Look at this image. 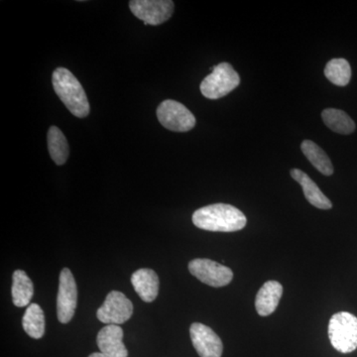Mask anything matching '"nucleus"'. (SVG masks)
Masks as SVG:
<instances>
[{"label":"nucleus","instance_id":"obj_1","mask_svg":"<svg viewBox=\"0 0 357 357\" xmlns=\"http://www.w3.org/2000/svg\"><path fill=\"white\" fill-rule=\"evenodd\" d=\"M248 220L243 211L227 204H215L195 211L192 223L198 229L217 232H234L244 229Z\"/></svg>","mask_w":357,"mask_h":357},{"label":"nucleus","instance_id":"obj_2","mask_svg":"<svg viewBox=\"0 0 357 357\" xmlns=\"http://www.w3.org/2000/svg\"><path fill=\"white\" fill-rule=\"evenodd\" d=\"M52 83L55 93L68 109L79 119H84L89 114V102L82 84L70 70L57 68L53 73Z\"/></svg>","mask_w":357,"mask_h":357},{"label":"nucleus","instance_id":"obj_3","mask_svg":"<svg viewBox=\"0 0 357 357\" xmlns=\"http://www.w3.org/2000/svg\"><path fill=\"white\" fill-rule=\"evenodd\" d=\"M328 337L333 349L351 354L357 349V318L347 312L333 314L328 323Z\"/></svg>","mask_w":357,"mask_h":357},{"label":"nucleus","instance_id":"obj_4","mask_svg":"<svg viewBox=\"0 0 357 357\" xmlns=\"http://www.w3.org/2000/svg\"><path fill=\"white\" fill-rule=\"evenodd\" d=\"M241 84V77L229 63H220L213 68V73L204 77L201 93L210 100H218L229 95Z\"/></svg>","mask_w":357,"mask_h":357},{"label":"nucleus","instance_id":"obj_5","mask_svg":"<svg viewBox=\"0 0 357 357\" xmlns=\"http://www.w3.org/2000/svg\"><path fill=\"white\" fill-rule=\"evenodd\" d=\"M157 117L164 128L174 132H187L196 126V117L182 103L164 100L157 109Z\"/></svg>","mask_w":357,"mask_h":357},{"label":"nucleus","instance_id":"obj_6","mask_svg":"<svg viewBox=\"0 0 357 357\" xmlns=\"http://www.w3.org/2000/svg\"><path fill=\"white\" fill-rule=\"evenodd\" d=\"M133 305L131 301L119 291H112L98 307L96 317L107 325H121L131 318Z\"/></svg>","mask_w":357,"mask_h":357},{"label":"nucleus","instance_id":"obj_7","mask_svg":"<svg viewBox=\"0 0 357 357\" xmlns=\"http://www.w3.org/2000/svg\"><path fill=\"white\" fill-rule=\"evenodd\" d=\"M131 13L145 25H160L172 17L174 2L171 0H132Z\"/></svg>","mask_w":357,"mask_h":357},{"label":"nucleus","instance_id":"obj_8","mask_svg":"<svg viewBox=\"0 0 357 357\" xmlns=\"http://www.w3.org/2000/svg\"><path fill=\"white\" fill-rule=\"evenodd\" d=\"M189 270L199 281L211 287L229 285L234 278V272L230 268L210 259L197 258L192 260L189 263Z\"/></svg>","mask_w":357,"mask_h":357},{"label":"nucleus","instance_id":"obj_9","mask_svg":"<svg viewBox=\"0 0 357 357\" xmlns=\"http://www.w3.org/2000/svg\"><path fill=\"white\" fill-rule=\"evenodd\" d=\"M77 302L76 281L72 272L64 268L60 274L57 297V316L60 323L68 324L74 317Z\"/></svg>","mask_w":357,"mask_h":357},{"label":"nucleus","instance_id":"obj_10","mask_svg":"<svg viewBox=\"0 0 357 357\" xmlns=\"http://www.w3.org/2000/svg\"><path fill=\"white\" fill-rule=\"evenodd\" d=\"M190 335L195 349L201 357H222L223 344L220 337L203 324L194 323Z\"/></svg>","mask_w":357,"mask_h":357},{"label":"nucleus","instance_id":"obj_11","mask_svg":"<svg viewBox=\"0 0 357 357\" xmlns=\"http://www.w3.org/2000/svg\"><path fill=\"white\" fill-rule=\"evenodd\" d=\"M123 330L117 325H107L98 333L96 344L100 352L112 357H128L123 342Z\"/></svg>","mask_w":357,"mask_h":357},{"label":"nucleus","instance_id":"obj_12","mask_svg":"<svg viewBox=\"0 0 357 357\" xmlns=\"http://www.w3.org/2000/svg\"><path fill=\"white\" fill-rule=\"evenodd\" d=\"M159 277L156 272L148 268H142L134 272L131 284L141 299L146 303L153 302L159 293Z\"/></svg>","mask_w":357,"mask_h":357},{"label":"nucleus","instance_id":"obj_13","mask_svg":"<svg viewBox=\"0 0 357 357\" xmlns=\"http://www.w3.org/2000/svg\"><path fill=\"white\" fill-rule=\"evenodd\" d=\"M282 295H283V286L279 282H266L256 295V311L261 317H268L273 314L278 307Z\"/></svg>","mask_w":357,"mask_h":357},{"label":"nucleus","instance_id":"obj_14","mask_svg":"<svg viewBox=\"0 0 357 357\" xmlns=\"http://www.w3.org/2000/svg\"><path fill=\"white\" fill-rule=\"evenodd\" d=\"M290 174L294 180L302 185L305 198L312 206H316L319 210H331L333 208L332 202L326 198L323 192L319 190L318 185L306 173L303 172L300 169H292Z\"/></svg>","mask_w":357,"mask_h":357},{"label":"nucleus","instance_id":"obj_15","mask_svg":"<svg viewBox=\"0 0 357 357\" xmlns=\"http://www.w3.org/2000/svg\"><path fill=\"white\" fill-rule=\"evenodd\" d=\"M13 300L16 307H28L34 295V286L31 279L23 270H16L13 273Z\"/></svg>","mask_w":357,"mask_h":357},{"label":"nucleus","instance_id":"obj_16","mask_svg":"<svg viewBox=\"0 0 357 357\" xmlns=\"http://www.w3.org/2000/svg\"><path fill=\"white\" fill-rule=\"evenodd\" d=\"M47 139H48L49 153L52 160L58 166L64 165L70 154L69 143L64 133L57 126H51L49 128Z\"/></svg>","mask_w":357,"mask_h":357},{"label":"nucleus","instance_id":"obj_17","mask_svg":"<svg viewBox=\"0 0 357 357\" xmlns=\"http://www.w3.org/2000/svg\"><path fill=\"white\" fill-rule=\"evenodd\" d=\"M301 149L307 159L311 162L312 165L326 176H332L333 174V166L332 161L328 158V154L321 149L316 143L311 140L303 141L301 144Z\"/></svg>","mask_w":357,"mask_h":357},{"label":"nucleus","instance_id":"obj_18","mask_svg":"<svg viewBox=\"0 0 357 357\" xmlns=\"http://www.w3.org/2000/svg\"><path fill=\"white\" fill-rule=\"evenodd\" d=\"M321 119L331 130L340 134H351L356 130V123L347 112L337 109H326L321 112Z\"/></svg>","mask_w":357,"mask_h":357},{"label":"nucleus","instance_id":"obj_19","mask_svg":"<svg viewBox=\"0 0 357 357\" xmlns=\"http://www.w3.org/2000/svg\"><path fill=\"white\" fill-rule=\"evenodd\" d=\"M22 326L29 337L39 340L45 333V316L43 310L37 304H30L26 309L22 319Z\"/></svg>","mask_w":357,"mask_h":357},{"label":"nucleus","instance_id":"obj_20","mask_svg":"<svg viewBox=\"0 0 357 357\" xmlns=\"http://www.w3.org/2000/svg\"><path fill=\"white\" fill-rule=\"evenodd\" d=\"M325 76L335 86H347L351 79V65L345 59H333L326 66Z\"/></svg>","mask_w":357,"mask_h":357},{"label":"nucleus","instance_id":"obj_21","mask_svg":"<svg viewBox=\"0 0 357 357\" xmlns=\"http://www.w3.org/2000/svg\"><path fill=\"white\" fill-rule=\"evenodd\" d=\"M89 357H112L107 356V354H102V352H93V354H91V356Z\"/></svg>","mask_w":357,"mask_h":357}]
</instances>
